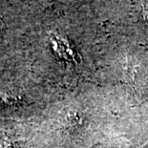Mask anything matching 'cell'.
<instances>
[{"mask_svg": "<svg viewBox=\"0 0 148 148\" xmlns=\"http://www.w3.org/2000/svg\"><path fill=\"white\" fill-rule=\"evenodd\" d=\"M53 47L58 56L70 61H77V53L67 40L62 37H55L53 39Z\"/></svg>", "mask_w": 148, "mask_h": 148, "instance_id": "1", "label": "cell"}, {"mask_svg": "<svg viewBox=\"0 0 148 148\" xmlns=\"http://www.w3.org/2000/svg\"><path fill=\"white\" fill-rule=\"evenodd\" d=\"M140 15L143 19L148 24V0H143L140 4Z\"/></svg>", "mask_w": 148, "mask_h": 148, "instance_id": "2", "label": "cell"}]
</instances>
